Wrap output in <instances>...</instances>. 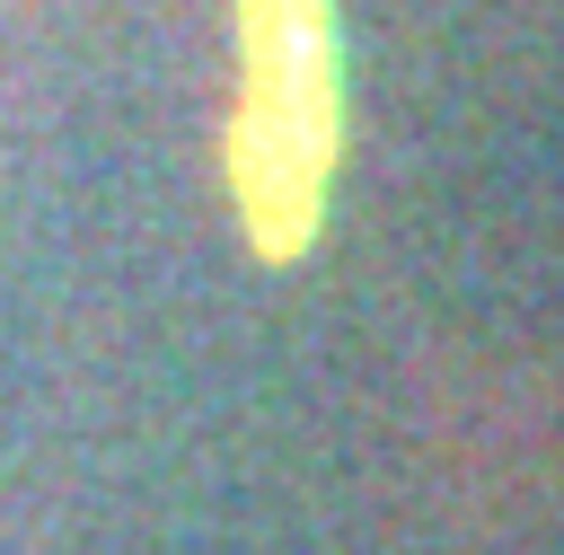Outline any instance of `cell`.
<instances>
[{
    "instance_id": "obj_1",
    "label": "cell",
    "mask_w": 564,
    "mask_h": 555,
    "mask_svg": "<svg viewBox=\"0 0 564 555\" xmlns=\"http://www.w3.org/2000/svg\"><path fill=\"white\" fill-rule=\"evenodd\" d=\"M238 9V115H229V194L256 255H300L326 220L335 141H344V70L326 0H229Z\"/></svg>"
}]
</instances>
